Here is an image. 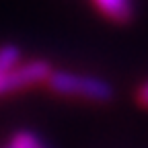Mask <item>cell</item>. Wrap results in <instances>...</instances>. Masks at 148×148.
<instances>
[{"label":"cell","instance_id":"8992f818","mask_svg":"<svg viewBox=\"0 0 148 148\" xmlns=\"http://www.w3.org/2000/svg\"><path fill=\"white\" fill-rule=\"evenodd\" d=\"M138 103L142 107H148V80L138 88Z\"/></svg>","mask_w":148,"mask_h":148},{"label":"cell","instance_id":"277c9868","mask_svg":"<svg viewBox=\"0 0 148 148\" xmlns=\"http://www.w3.org/2000/svg\"><path fill=\"white\" fill-rule=\"evenodd\" d=\"M21 64V49L16 45H2L0 47V74L8 72L10 68Z\"/></svg>","mask_w":148,"mask_h":148},{"label":"cell","instance_id":"7a4b0ae2","mask_svg":"<svg viewBox=\"0 0 148 148\" xmlns=\"http://www.w3.org/2000/svg\"><path fill=\"white\" fill-rule=\"evenodd\" d=\"M49 74H51V66L45 60L21 62L8 72L0 74V95H8V92L23 90L37 82H45L49 78Z\"/></svg>","mask_w":148,"mask_h":148},{"label":"cell","instance_id":"6da1fadb","mask_svg":"<svg viewBox=\"0 0 148 148\" xmlns=\"http://www.w3.org/2000/svg\"><path fill=\"white\" fill-rule=\"evenodd\" d=\"M47 86L64 97H82L97 103H107L113 99V86L107 80L90 74H78L70 70H51Z\"/></svg>","mask_w":148,"mask_h":148},{"label":"cell","instance_id":"3957f363","mask_svg":"<svg viewBox=\"0 0 148 148\" xmlns=\"http://www.w3.org/2000/svg\"><path fill=\"white\" fill-rule=\"evenodd\" d=\"M97 8L113 21H127L132 16V2L130 0H95Z\"/></svg>","mask_w":148,"mask_h":148},{"label":"cell","instance_id":"5b68a950","mask_svg":"<svg viewBox=\"0 0 148 148\" xmlns=\"http://www.w3.org/2000/svg\"><path fill=\"white\" fill-rule=\"evenodd\" d=\"M8 148H45V144L31 132H18L12 136Z\"/></svg>","mask_w":148,"mask_h":148}]
</instances>
